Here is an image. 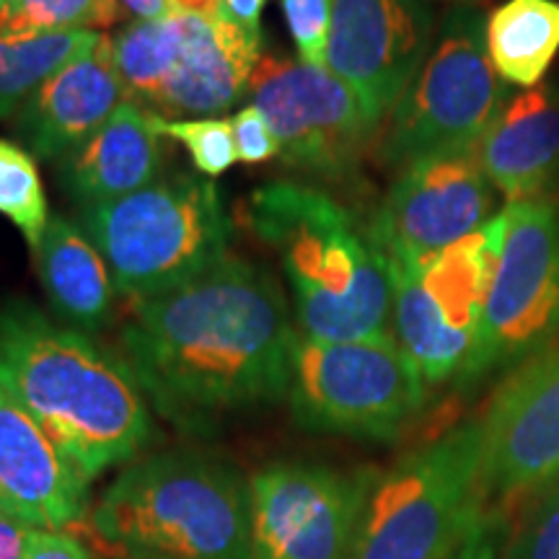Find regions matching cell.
Wrapping results in <instances>:
<instances>
[{
  "mask_svg": "<svg viewBox=\"0 0 559 559\" xmlns=\"http://www.w3.org/2000/svg\"><path fill=\"white\" fill-rule=\"evenodd\" d=\"M122 559H143V557H122Z\"/></svg>",
  "mask_w": 559,
  "mask_h": 559,
  "instance_id": "obj_37",
  "label": "cell"
},
{
  "mask_svg": "<svg viewBox=\"0 0 559 559\" xmlns=\"http://www.w3.org/2000/svg\"><path fill=\"white\" fill-rule=\"evenodd\" d=\"M453 3H474V0H453Z\"/></svg>",
  "mask_w": 559,
  "mask_h": 559,
  "instance_id": "obj_36",
  "label": "cell"
},
{
  "mask_svg": "<svg viewBox=\"0 0 559 559\" xmlns=\"http://www.w3.org/2000/svg\"><path fill=\"white\" fill-rule=\"evenodd\" d=\"M124 96L164 120L218 117L249 96L262 41L230 19L169 13L115 39Z\"/></svg>",
  "mask_w": 559,
  "mask_h": 559,
  "instance_id": "obj_8",
  "label": "cell"
},
{
  "mask_svg": "<svg viewBox=\"0 0 559 559\" xmlns=\"http://www.w3.org/2000/svg\"><path fill=\"white\" fill-rule=\"evenodd\" d=\"M510 559H559V477L523 521Z\"/></svg>",
  "mask_w": 559,
  "mask_h": 559,
  "instance_id": "obj_28",
  "label": "cell"
},
{
  "mask_svg": "<svg viewBox=\"0 0 559 559\" xmlns=\"http://www.w3.org/2000/svg\"><path fill=\"white\" fill-rule=\"evenodd\" d=\"M124 99L115 39L99 34L34 91L16 111V132L34 158L60 160L94 135Z\"/></svg>",
  "mask_w": 559,
  "mask_h": 559,
  "instance_id": "obj_17",
  "label": "cell"
},
{
  "mask_svg": "<svg viewBox=\"0 0 559 559\" xmlns=\"http://www.w3.org/2000/svg\"><path fill=\"white\" fill-rule=\"evenodd\" d=\"M243 226L283 262L298 334L317 342L389 340L394 283L373 230L317 187L272 181L249 194Z\"/></svg>",
  "mask_w": 559,
  "mask_h": 559,
  "instance_id": "obj_3",
  "label": "cell"
},
{
  "mask_svg": "<svg viewBox=\"0 0 559 559\" xmlns=\"http://www.w3.org/2000/svg\"><path fill=\"white\" fill-rule=\"evenodd\" d=\"M122 11H128L135 21H156L169 16L171 9L166 0H117Z\"/></svg>",
  "mask_w": 559,
  "mask_h": 559,
  "instance_id": "obj_35",
  "label": "cell"
},
{
  "mask_svg": "<svg viewBox=\"0 0 559 559\" xmlns=\"http://www.w3.org/2000/svg\"><path fill=\"white\" fill-rule=\"evenodd\" d=\"M264 5H267V0H223V11H226V16L234 21L239 29L247 32L249 37L260 41H262L260 24H262Z\"/></svg>",
  "mask_w": 559,
  "mask_h": 559,
  "instance_id": "obj_32",
  "label": "cell"
},
{
  "mask_svg": "<svg viewBox=\"0 0 559 559\" xmlns=\"http://www.w3.org/2000/svg\"><path fill=\"white\" fill-rule=\"evenodd\" d=\"M296 340L277 280L236 257L138 300L122 330L124 360L145 400L194 436L288 396Z\"/></svg>",
  "mask_w": 559,
  "mask_h": 559,
  "instance_id": "obj_1",
  "label": "cell"
},
{
  "mask_svg": "<svg viewBox=\"0 0 559 559\" xmlns=\"http://www.w3.org/2000/svg\"><path fill=\"white\" fill-rule=\"evenodd\" d=\"M495 187L474 151H443L402 166L373 221L389 262L417 264L495 218Z\"/></svg>",
  "mask_w": 559,
  "mask_h": 559,
  "instance_id": "obj_14",
  "label": "cell"
},
{
  "mask_svg": "<svg viewBox=\"0 0 559 559\" xmlns=\"http://www.w3.org/2000/svg\"><path fill=\"white\" fill-rule=\"evenodd\" d=\"M430 50L432 13L423 0H332L326 70L376 124L402 99Z\"/></svg>",
  "mask_w": 559,
  "mask_h": 559,
  "instance_id": "obj_15",
  "label": "cell"
},
{
  "mask_svg": "<svg viewBox=\"0 0 559 559\" xmlns=\"http://www.w3.org/2000/svg\"><path fill=\"white\" fill-rule=\"evenodd\" d=\"M91 523L124 557L251 559V479L202 451L153 453L104 489Z\"/></svg>",
  "mask_w": 559,
  "mask_h": 559,
  "instance_id": "obj_4",
  "label": "cell"
},
{
  "mask_svg": "<svg viewBox=\"0 0 559 559\" xmlns=\"http://www.w3.org/2000/svg\"><path fill=\"white\" fill-rule=\"evenodd\" d=\"M506 210L472 236L417 264H394L391 334L425 383L481 376V326L506 236Z\"/></svg>",
  "mask_w": 559,
  "mask_h": 559,
  "instance_id": "obj_7",
  "label": "cell"
},
{
  "mask_svg": "<svg viewBox=\"0 0 559 559\" xmlns=\"http://www.w3.org/2000/svg\"><path fill=\"white\" fill-rule=\"evenodd\" d=\"M24 559H94L79 539L62 531L34 528Z\"/></svg>",
  "mask_w": 559,
  "mask_h": 559,
  "instance_id": "obj_30",
  "label": "cell"
},
{
  "mask_svg": "<svg viewBox=\"0 0 559 559\" xmlns=\"http://www.w3.org/2000/svg\"><path fill=\"white\" fill-rule=\"evenodd\" d=\"M32 254L52 309L73 324V330H102L111 317L117 285L86 230L66 215H50Z\"/></svg>",
  "mask_w": 559,
  "mask_h": 559,
  "instance_id": "obj_21",
  "label": "cell"
},
{
  "mask_svg": "<svg viewBox=\"0 0 559 559\" xmlns=\"http://www.w3.org/2000/svg\"><path fill=\"white\" fill-rule=\"evenodd\" d=\"M117 0H0V39L19 41L55 32H94L115 26Z\"/></svg>",
  "mask_w": 559,
  "mask_h": 559,
  "instance_id": "obj_24",
  "label": "cell"
},
{
  "mask_svg": "<svg viewBox=\"0 0 559 559\" xmlns=\"http://www.w3.org/2000/svg\"><path fill=\"white\" fill-rule=\"evenodd\" d=\"M230 128H234L236 156H239L241 164L257 166L264 164V160L280 158V143L275 132H272L267 117L254 104L236 109L230 115Z\"/></svg>",
  "mask_w": 559,
  "mask_h": 559,
  "instance_id": "obj_29",
  "label": "cell"
},
{
  "mask_svg": "<svg viewBox=\"0 0 559 559\" xmlns=\"http://www.w3.org/2000/svg\"><path fill=\"white\" fill-rule=\"evenodd\" d=\"M160 164L164 148L153 115L124 99L94 135L58 160V177L81 207H94L148 187Z\"/></svg>",
  "mask_w": 559,
  "mask_h": 559,
  "instance_id": "obj_20",
  "label": "cell"
},
{
  "mask_svg": "<svg viewBox=\"0 0 559 559\" xmlns=\"http://www.w3.org/2000/svg\"><path fill=\"white\" fill-rule=\"evenodd\" d=\"M481 428L487 498L515 502L559 477V349L531 355L502 381Z\"/></svg>",
  "mask_w": 559,
  "mask_h": 559,
  "instance_id": "obj_16",
  "label": "cell"
},
{
  "mask_svg": "<svg viewBox=\"0 0 559 559\" xmlns=\"http://www.w3.org/2000/svg\"><path fill=\"white\" fill-rule=\"evenodd\" d=\"M506 218L481 326V373L542 353L559 332V207L513 202Z\"/></svg>",
  "mask_w": 559,
  "mask_h": 559,
  "instance_id": "obj_13",
  "label": "cell"
},
{
  "mask_svg": "<svg viewBox=\"0 0 559 559\" xmlns=\"http://www.w3.org/2000/svg\"><path fill=\"white\" fill-rule=\"evenodd\" d=\"M171 13H187V16L202 19H228L223 11V0H166Z\"/></svg>",
  "mask_w": 559,
  "mask_h": 559,
  "instance_id": "obj_34",
  "label": "cell"
},
{
  "mask_svg": "<svg viewBox=\"0 0 559 559\" xmlns=\"http://www.w3.org/2000/svg\"><path fill=\"white\" fill-rule=\"evenodd\" d=\"M0 391L88 481L153 440L151 404L128 360L26 300L0 306Z\"/></svg>",
  "mask_w": 559,
  "mask_h": 559,
  "instance_id": "obj_2",
  "label": "cell"
},
{
  "mask_svg": "<svg viewBox=\"0 0 559 559\" xmlns=\"http://www.w3.org/2000/svg\"><path fill=\"white\" fill-rule=\"evenodd\" d=\"M99 39V32H55L41 37L0 39V120L16 115L34 91Z\"/></svg>",
  "mask_w": 559,
  "mask_h": 559,
  "instance_id": "obj_23",
  "label": "cell"
},
{
  "mask_svg": "<svg viewBox=\"0 0 559 559\" xmlns=\"http://www.w3.org/2000/svg\"><path fill=\"white\" fill-rule=\"evenodd\" d=\"M425 383L394 337L296 340L288 402L300 428L391 440L425 407Z\"/></svg>",
  "mask_w": 559,
  "mask_h": 559,
  "instance_id": "obj_10",
  "label": "cell"
},
{
  "mask_svg": "<svg viewBox=\"0 0 559 559\" xmlns=\"http://www.w3.org/2000/svg\"><path fill=\"white\" fill-rule=\"evenodd\" d=\"M247 99L267 117L280 160L319 177L353 171L379 130L337 75L298 58L262 55Z\"/></svg>",
  "mask_w": 559,
  "mask_h": 559,
  "instance_id": "obj_11",
  "label": "cell"
},
{
  "mask_svg": "<svg viewBox=\"0 0 559 559\" xmlns=\"http://www.w3.org/2000/svg\"><path fill=\"white\" fill-rule=\"evenodd\" d=\"M32 526L0 510V559H24L32 539Z\"/></svg>",
  "mask_w": 559,
  "mask_h": 559,
  "instance_id": "obj_31",
  "label": "cell"
},
{
  "mask_svg": "<svg viewBox=\"0 0 559 559\" xmlns=\"http://www.w3.org/2000/svg\"><path fill=\"white\" fill-rule=\"evenodd\" d=\"M298 60L326 68V41L332 29V0H280Z\"/></svg>",
  "mask_w": 559,
  "mask_h": 559,
  "instance_id": "obj_27",
  "label": "cell"
},
{
  "mask_svg": "<svg viewBox=\"0 0 559 559\" xmlns=\"http://www.w3.org/2000/svg\"><path fill=\"white\" fill-rule=\"evenodd\" d=\"M79 226L117 290L145 300L190 283L226 257L230 223L213 179L171 174L128 198L81 207Z\"/></svg>",
  "mask_w": 559,
  "mask_h": 559,
  "instance_id": "obj_6",
  "label": "cell"
},
{
  "mask_svg": "<svg viewBox=\"0 0 559 559\" xmlns=\"http://www.w3.org/2000/svg\"><path fill=\"white\" fill-rule=\"evenodd\" d=\"M487 500L485 428L466 419L376 474L349 559H453Z\"/></svg>",
  "mask_w": 559,
  "mask_h": 559,
  "instance_id": "obj_5",
  "label": "cell"
},
{
  "mask_svg": "<svg viewBox=\"0 0 559 559\" xmlns=\"http://www.w3.org/2000/svg\"><path fill=\"white\" fill-rule=\"evenodd\" d=\"M160 138L177 140L190 153L194 169L205 179H218L239 160L234 143V128L223 117H192V120H164L153 115Z\"/></svg>",
  "mask_w": 559,
  "mask_h": 559,
  "instance_id": "obj_26",
  "label": "cell"
},
{
  "mask_svg": "<svg viewBox=\"0 0 559 559\" xmlns=\"http://www.w3.org/2000/svg\"><path fill=\"white\" fill-rule=\"evenodd\" d=\"M506 104V86L489 62L485 19L461 5L443 21L436 45L389 111L379 156L389 166L443 151H474Z\"/></svg>",
  "mask_w": 559,
  "mask_h": 559,
  "instance_id": "obj_9",
  "label": "cell"
},
{
  "mask_svg": "<svg viewBox=\"0 0 559 559\" xmlns=\"http://www.w3.org/2000/svg\"><path fill=\"white\" fill-rule=\"evenodd\" d=\"M485 45L500 81L539 86L559 52V0H506L485 19Z\"/></svg>",
  "mask_w": 559,
  "mask_h": 559,
  "instance_id": "obj_22",
  "label": "cell"
},
{
  "mask_svg": "<svg viewBox=\"0 0 559 559\" xmlns=\"http://www.w3.org/2000/svg\"><path fill=\"white\" fill-rule=\"evenodd\" d=\"M453 559H498V539H495V526L492 521H485L474 531V536L464 544V549L459 551Z\"/></svg>",
  "mask_w": 559,
  "mask_h": 559,
  "instance_id": "obj_33",
  "label": "cell"
},
{
  "mask_svg": "<svg viewBox=\"0 0 559 559\" xmlns=\"http://www.w3.org/2000/svg\"><path fill=\"white\" fill-rule=\"evenodd\" d=\"M477 160L508 205L547 200L559 181L557 83H539L502 104L477 143Z\"/></svg>",
  "mask_w": 559,
  "mask_h": 559,
  "instance_id": "obj_19",
  "label": "cell"
},
{
  "mask_svg": "<svg viewBox=\"0 0 559 559\" xmlns=\"http://www.w3.org/2000/svg\"><path fill=\"white\" fill-rule=\"evenodd\" d=\"M91 481L0 391V510L32 528L62 531L88 510Z\"/></svg>",
  "mask_w": 559,
  "mask_h": 559,
  "instance_id": "obj_18",
  "label": "cell"
},
{
  "mask_svg": "<svg viewBox=\"0 0 559 559\" xmlns=\"http://www.w3.org/2000/svg\"><path fill=\"white\" fill-rule=\"evenodd\" d=\"M0 215L21 230L32 251L50 223L37 160L29 151L5 138H0Z\"/></svg>",
  "mask_w": 559,
  "mask_h": 559,
  "instance_id": "obj_25",
  "label": "cell"
},
{
  "mask_svg": "<svg viewBox=\"0 0 559 559\" xmlns=\"http://www.w3.org/2000/svg\"><path fill=\"white\" fill-rule=\"evenodd\" d=\"M376 472L272 461L251 477V559H349Z\"/></svg>",
  "mask_w": 559,
  "mask_h": 559,
  "instance_id": "obj_12",
  "label": "cell"
}]
</instances>
